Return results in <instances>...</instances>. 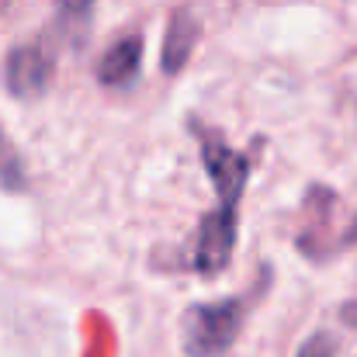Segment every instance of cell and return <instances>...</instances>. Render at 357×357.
I'll use <instances>...</instances> for the list:
<instances>
[{
    "label": "cell",
    "mask_w": 357,
    "mask_h": 357,
    "mask_svg": "<svg viewBox=\"0 0 357 357\" xmlns=\"http://www.w3.org/2000/svg\"><path fill=\"white\" fill-rule=\"evenodd\" d=\"M246 302L226 298V302H202L191 305L181 319V347L188 357H222L236 344L243 330Z\"/></svg>",
    "instance_id": "cell-1"
},
{
    "label": "cell",
    "mask_w": 357,
    "mask_h": 357,
    "mask_svg": "<svg viewBox=\"0 0 357 357\" xmlns=\"http://www.w3.org/2000/svg\"><path fill=\"white\" fill-rule=\"evenodd\" d=\"M347 208L340 205V198L316 184L309 195H305V229L298 233V250L312 260H326V257H337L344 246L340 239L333 236V222L344 215Z\"/></svg>",
    "instance_id": "cell-2"
},
{
    "label": "cell",
    "mask_w": 357,
    "mask_h": 357,
    "mask_svg": "<svg viewBox=\"0 0 357 357\" xmlns=\"http://www.w3.org/2000/svg\"><path fill=\"white\" fill-rule=\"evenodd\" d=\"M49 73H52V52L45 49V42H24V45L10 49L3 80L17 101H35L45 94Z\"/></svg>",
    "instance_id": "cell-3"
},
{
    "label": "cell",
    "mask_w": 357,
    "mask_h": 357,
    "mask_svg": "<svg viewBox=\"0 0 357 357\" xmlns=\"http://www.w3.org/2000/svg\"><path fill=\"white\" fill-rule=\"evenodd\" d=\"M139 66H142V38L132 35V38L115 42L105 52V59L98 63V80L105 87H128V84H135Z\"/></svg>",
    "instance_id": "cell-4"
},
{
    "label": "cell",
    "mask_w": 357,
    "mask_h": 357,
    "mask_svg": "<svg viewBox=\"0 0 357 357\" xmlns=\"http://www.w3.org/2000/svg\"><path fill=\"white\" fill-rule=\"evenodd\" d=\"M198 17L191 10H177L174 21H170V31H167V42H163V73H177L188 59H191V49L198 42Z\"/></svg>",
    "instance_id": "cell-5"
},
{
    "label": "cell",
    "mask_w": 357,
    "mask_h": 357,
    "mask_svg": "<svg viewBox=\"0 0 357 357\" xmlns=\"http://www.w3.org/2000/svg\"><path fill=\"white\" fill-rule=\"evenodd\" d=\"M0 181L3 188L10 191H21L24 188V174H21V160H17V149L10 146V139L0 132Z\"/></svg>",
    "instance_id": "cell-6"
},
{
    "label": "cell",
    "mask_w": 357,
    "mask_h": 357,
    "mask_svg": "<svg viewBox=\"0 0 357 357\" xmlns=\"http://www.w3.org/2000/svg\"><path fill=\"white\" fill-rule=\"evenodd\" d=\"M59 3V21L63 24H84L94 10V0H56Z\"/></svg>",
    "instance_id": "cell-7"
},
{
    "label": "cell",
    "mask_w": 357,
    "mask_h": 357,
    "mask_svg": "<svg viewBox=\"0 0 357 357\" xmlns=\"http://www.w3.org/2000/svg\"><path fill=\"white\" fill-rule=\"evenodd\" d=\"M298 357H337V340H333V337H326V333H316L312 340H305V344H302Z\"/></svg>",
    "instance_id": "cell-8"
},
{
    "label": "cell",
    "mask_w": 357,
    "mask_h": 357,
    "mask_svg": "<svg viewBox=\"0 0 357 357\" xmlns=\"http://www.w3.org/2000/svg\"><path fill=\"white\" fill-rule=\"evenodd\" d=\"M7 7H10V0H0V14H3V10H7Z\"/></svg>",
    "instance_id": "cell-9"
}]
</instances>
